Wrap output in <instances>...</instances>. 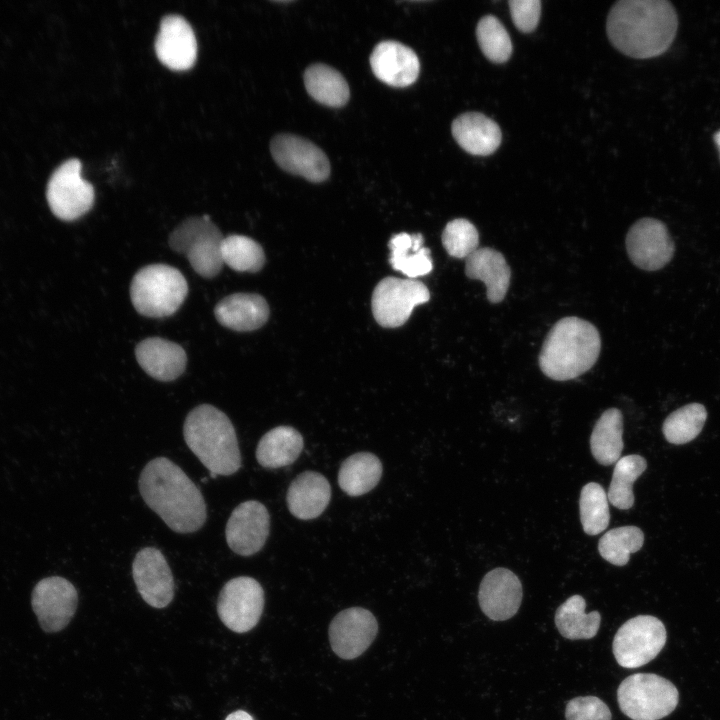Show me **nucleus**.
Returning <instances> with one entry per match:
<instances>
[{
	"label": "nucleus",
	"mask_w": 720,
	"mask_h": 720,
	"mask_svg": "<svg viewBox=\"0 0 720 720\" xmlns=\"http://www.w3.org/2000/svg\"><path fill=\"white\" fill-rule=\"evenodd\" d=\"M678 16L667 0H621L610 9L606 31L611 44L637 59L653 58L672 44Z\"/></svg>",
	"instance_id": "1"
},
{
	"label": "nucleus",
	"mask_w": 720,
	"mask_h": 720,
	"mask_svg": "<svg viewBox=\"0 0 720 720\" xmlns=\"http://www.w3.org/2000/svg\"><path fill=\"white\" fill-rule=\"evenodd\" d=\"M140 494L174 532L193 533L204 525L207 508L202 493L186 473L166 457H157L143 468Z\"/></svg>",
	"instance_id": "2"
},
{
	"label": "nucleus",
	"mask_w": 720,
	"mask_h": 720,
	"mask_svg": "<svg viewBox=\"0 0 720 720\" xmlns=\"http://www.w3.org/2000/svg\"><path fill=\"white\" fill-rule=\"evenodd\" d=\"M600 351L597 328L587 320L569 316L558 320L548 332L538 363L548 378L567 381L590 370Z\"/></svg>",
	"instance_id": "3"
},
{
	"label": "nucleus",
	"mask_w": 720,
	"mask_h": 720,
	"mask_svg": "<svg viewBox=\"0 0 720 720\" xmlns=\"http://www.w3.org/2000/svg\"><path fill=\"white\" fill-rule=\"evenodd\" d=\"M183 436L211 477L232 475L240 469L241 454L234 426L215 406L201 404L193 408L184 421Z\"/></svg>",
	"instance_id": "4"
},
{
	"label": "nucleus",
	"mask_w": 720,
	"mask_h": 720,
	"mask_svg": "<svg viewBox=\"0 0 720 720\" xmlns=\"http://www.w3.org/2000/svg\"><path fill=\"white\" fill-rule=\"evenodd\" d=\"M188 284L182 273L166 264H150L139 269L130 285V298L136 311L151 318L172 315L184 302Z\"/></svg>",
	"instance_id": "5"
},
{
	"label": "nucleus",
	"mask_w": 720,
	"mask_h": 720,
	"mask_svg": "<svg viewBox=\"0 0 720 720\" xmlns=\"http://www.w3.org/2000/svg\"><path fill=\"white\" fill-rule=\"evenodd\" d=\"M620 710L632 720H659L677 707L675 685L653 673H636L625 678L617 689Z\"/></svg>",
	"instance_id": "6"
},
{
	"label": "nucleus",
	"mask_w": 720,
	"mask_h": 720,
	"mask_svg": "<svg viewBox=\"0 0 720 720\" xmlns=\"http://www.w3.org/2000/svg\"><path fill=\"white\" fill-rule=\"evenodd\" d=\"M224 237L207 215L189 217L169 236L170 248L186 256L192 268L204 278H213L223 266L221 247Z\"/></svg>",
	"instance_id": "7"
},
{
	"label": "nucleus",
	"mask_w": 720,
	"mask_h": 720,
	"mask_svg": "<svg viewBox=\"0 0 720 720\" xmlns=\"http://www.w3.org/2000/svg\"><path fill=\"white\" fill-rule=\"evenodd\" d=\"M666 629L658 618L639 615L627 620L617 630L613 654L624 668H638L652 661L666 643Z\"/></svg>",
	"instance_id": "8"
},
{
	"label": "nucleus",
	"mask_w": 720,
	"mask_h": 720,
	"mask_svg": "<svg viewBox=\"0 0 720 720\" xmlns=\"http://www.w3.org/2000/svg\"><path fill=\"white\" fill-rule=\"evenodd\" d=\"M81 168L78 159H68L53 172L48 181L47 202L53 214L61 220L78 219L94 204V188L82 178Z\"/></svg>",
	"instance_id": "9"
},
{
	"label": "nucleus",
	"mask_w": 720,
	"mask_h": 720,
	"mask_svg": "<svg viewBox=\"0 0 720 720\" xmlns=\"http://www.w3.org/2000/svg\"><path fill=\"white\" fill-rule=\"evenodd\" d=\"M429 298V290L421 281L386 277L373 291L372 313L379 325L399 327L408 320L414 307L426 303Z\"/></svg>",
	"instance_id": "10"
},
{
	"label": "nucleus",
	"mask_w": 720,
	"mask_h": 720,
	"mask_svg": "<svg viewBox=\"0 0 720 720\" xmlns=\"http://www.w3.org/2000/svg\"><path fill=\"white\" fill-rule=\"evenodd\" d=\"M264 608V591L252 577L239 576L222 587L217 601V613L230 630L245 633L260 620Z\"/></svg>",
	"instance_id": "11"
},
{
	"label": "nucleus",
	"mask_w": 720,
	"mask_h": 720,
	"mask_svg": "<svg viewBox=\"0 0 720 720\" xmlns=\"http://www.w3.org/2000/svg\"><path fill=\"white\" fill-rule=\"evenodd\" d=\"M625 245L631 262L646 271L666 266L675 251L666 225L651 217L641 218L629 228Z\"/></svg>",
	"instance_id": "12"
},
{
	"label": "nucleus",
	"mask_w": 720,
	"mask_h": 720,
	"mask_svg": "<svg viewBox=\"0 0 720 720\" xmlns=\"http://www.w3.org/2000/svg\"><path fill=\"white\" fill-rule=\"evenodd\" d=\"M78 593L74 585L59 576L39 581L33 589L31 604L41 628L49 633L64 629L75 614Z\"/></svg>",
	"instance_id": "13"
},
{
	"label": "nucleus",
	"mask_w": 720,
	"mask_h": 720,
	"mask_svg": "<svg viewBox=\"0 0 720 720\" xmlns=\"http://www.w3.org/2000/svg\"><path fill=\"white\" fill-rule=\"evenodd\" d=\"M275 162L286 172L311 182L325 181L330 164L325 153L314 143L293 134L276 135L270 144Z\"/></svg>",
	"instance_id": "14"
},
{
	"label": "nucleus",
	"mask_w": 720,
	"mask_h": 720,
	"mask_svg": "<svg viewBox=\"0 0 720 720\" xmlns=\"http://www.w3.org/2000/svg\"><path fill=\"white\" fill-rule=\"evenodd\" d=\"M378 624L375 616L362 607L339 612L329 626V641L334 653L351 660L363 654L375 639Z\"/></svg>",
	"instance_id": "15"
},
{
	"label": "nucleus",
	"mask_w": 720,
	"mask_h": 720,
	"mask_svg": "<svg viewBox=\"0 0 720 720\" xmlns=\"http://www.w3.org/2000/svg\"><path fill=\"white\" fill-rule=\"evenodd\" d=\"M270 531V515L259 501L240 503L231 513L225 528L229 548L241 556H251L264 546Z\"/></svg>",
	"instance_id": "16"
},
{
	"label": "nucleus",
	"mask_w": 720,
	"mask_h": 720,
	"mask_svg": "<svg viewBox=\"0 0 720 720\" xmlns=\"http://www.w3.org/2000/svg\"><path fill=\"white\" fill-rule=\"evenodd\" d=\"M132 575L139 594L148 605L164 608L173 600V574L159 549L142 548L133 560Z\"/></svg>",
	"instance_id": "17"
},
{
	"label": "nucleus",
	"mask_w": 720,
	"mask_h": 720,
	"mask_svg": "<svg viewBox=\"0 0 720 720\" xmlns=\"http://www.w3.org/2000/svg\"><path fill=\"white\" fill-rule=\"evenodd\" d=\"M159 61L171 70L190 69L197 58V41L188 21L180 15H166L155 39Z\"/></svg>",
	"instance_id": "18"
},
{
	"label": "nucleus",
	"mask_w": 720,
	"mask_h": 720,
	"mask_svg": "<svg viewBox=\"0 0 720 720\" xmlns=\"http://www.w3.org/2000/svg\"><path fill=\"white\" fill-rule=\"evenodd\" d=\"M478 601L482 612L491 620L504 621L513 617L522 601L519 578L507 568H495L482 579Z\"/></svg>",
	"instance_id": "19"
},
{
	"label": "nucleus",
	"mask_w": 720,
	"mask_h": 720,
	"mask_svg": "<svg viewBox=\"0 0 720 720\" xmlns=\"http://www.w3.org/2000/svg\"><path fill=\"white\" fill-rule=\"evenodd\" d=\"M373 74L393 87H406L419 75L420 63L416 53L408 46L393 40L377 44L370 55Z\"/></svg>",
	"instance_id": "20"
},
{
	"label": "nucleus",
	"mask_w": 720,
	"mask_h": 720,
	"mask_svg": "<svg viewBox=\"0 0 720 720\" xmlns=\"http://www.w3.org/2000/svg\"><path fill=\"white\" fill-rule=\"evenodd\" d=\"M136 359L141 368L159 381H173L184 371L187 363L185 350L177 343L149 337L135 348Z\"/></svg>",
	"instance_id": "21"
},
{
	"label": "nucleus",
	"mask_w": 720,
	"mask_h": 720,
	"mask_svg": "<svg viewBox=\"0 0 720 720\" xmlns=\"http://www.w3.org/2000/svg\"><path fill=\"white\" fill-rule=\"evenodd\" d=\"M465 274L470 279L482 281L486 286L489 302H501L508 291L511 269L499 251L490 247H481L465 259Z\"/></svg>",
	"instance_id": "22"
},
{
	"label": "nucleus",
	"mask_w": 720,
	"mask_h": 720,
	"mask_svg": "<svg viewBox=\"0 0 720 720\" xmlns=\"http://www.w3.org/2000/svg\"><path fill=\"white\" fill-rule=\"evenodd\" d=\"M330 498L331 487L328 480L318 472L305 471L289 485L286 502L293 516L310 520L323 513Z\"/></svg>",
	"instance_id": "23"
},
{
	"label": "nucleus",
	"mask_w": 720,
	"mask_h": 720,
	"mask_svg": "<svg viewBox=\"0 0 720 720\" xmlns=\"http://www.w3.org/2000/svg\"><path fill=\"white\" fill-rule=\"evenodd\" d=\"M214 314L226 328L240 332L253 331L268 320L269 306L258 294L234 293L216 304Z\"/></svg>",
	"instance_id": "24"
},
{
	"label": "nucleus",
	"mask_w": 720,
	"mask_h": 720,
	"mask_svg": "<svg viewBox=\"0 0 720 720\" xmlns=\"http://www.w3.org/2000/svg\"><path fill=\"white\" fill-rule=\"evenodd\" d=\"M452 135L459 146L469 154L487 156L501 144L502 133L498 124L479 112H466L454 119Z\"/></svg>",
	"instance_id": "25"
},
{
	"label": "nucleus",
	"mask_w": 720,
	"mask_h": 720,
	"mask_svg": "<svg viewBox=\"0 0 720 720\" xmlns=\"http://www.w3.org/2000/svg\"><path fill=\"white\" fill-rule=\"evenodd\" d=\"M302 435L291 426H277L265 433L258 442L256 459L267 469L292 464L303 449Z\"/></svg>",
	"instance_id": "26"
},
{
	"label": "nucleus",
	"mask_w": 720,
	"mask_h": 720,
	"mask_svg": "<svg viewBox=\"0 0 720 720\" xmlns=\"http://www.w3.org/2000/svg\"><path fill=\"white\" fill-rule=\"evenodd\" d=\"M422 234L399 233L392 236L388 246L392 268L410 279L429 274L433 269L430 250L423 246Z\"/></svg>",
	"instance_id": "27"
},
{
	"label": "nucleus",
	"mask_w": 720,
	"mask_h": 720,
	"mask_svg": "<svg viewBox=\"0 0 720 720\" xmlns=\"http://www.w3.org/2000/svg\"><path fill=\"white\" fill-rule=\"evenodd\" d=\"M623 415L617 408L605 410L596 421L590 437V449L602 465L615 464L623 450Z\"/></svg>",
	"instance_id": "28"
},
{
	"label": "nucleus",
	"mask_w": 720,
	"mask_h": 720,
	"mask_svg": "<svg viewBox=\"0 0 720 720\" xmlns=\"http://www.w3.org/2000/svg\"><path fill=\"white\" fill-rule=\"evenodd\" d=\"M382 471V463L376 455L370 452L355 453L341 464L338 483L349 496H361L378 484Z\"/></svg>",
	"instance_id": "29"
},
{
	"label": "nucleus",
	"mask_w": 720,
	"mask_h": 720,
	"mask_svg": "<svg viewBox=\"0 0 720 720\" xmlns=\"http://www.w3.org/2000/svg\"><path fill=\"white\" fill-rule=\"evenodd\" d=\"M304 84L314 100L329 107H342L350 97L345 78L337 70L322 63L313 64L305 70Z\"/></svg>",
	"instance_id": "30"
},
{
	"label": "nucleus",
	"mask_w": 720,
	"mask_h": 720,
	"mask_svg": "<svg viewBox=\"0 0 720 720\" xmlns=\"http://www.w3.org/2000/svg\"><path fill=\"white\" fill-rule=\"evenodd\" d=\"M586 602L580 595H573L562 603L555 613V624L560 634L570 640L591 639L600 627L598 611L585 612Z\"/></svg>",
	"instance_id": "31"
},
{
	"label": "nucleus",
	"mask_w": 720,
	"mask_h": 720,
	"mask_svg": "<svg viewBox=\"0 0 720 720\" xmlns=\"http://www.w3.org/2000/svg\"><path fill=\"white\" fill-rule=\"evenodd\" d=\"M646 468V459L636 454L623 456L616 462L607 494L614 507L627 510L634 505L633 483Z\"/></svg>",
	"instance_id": "32"
},
{
	"label": "nucleus",
	"mask_w": 720,
	"mask_h": 720,
	"mask_svg": "<svg viewBox=\"0 0 720 720\" xmlns=\"http://www.w3.org/2000/svg\"><path fill=\"white\" fill-rule=\"evenodd\" d=\"M706 419L705 406L690 403L669 414L663 423L662 431L669 443L686 444L700 434Z\"/></svg>",
	"instance_id": "33"
},
{
	"label": "nucleus",
	"mask_w": 720,
	"mask_h": 720,
	"mask_svg": "<svg viewBox=\"0 0 720 720\" xmlns=\"http://www.w3.org/2000/svg\"><path fill=\"white\" fill-rule=\"evenodd\" d=\"M644 543L643 531L636 526H622L609 530L599 540L602 558L616 566L628 563L630 554L639 551Z\"/></svg>",
	"instance_id": "34"
},
{
	"label": "nucleus",
	"mask_w": 720,
	"mask_h": 720,
	"mask_svg": "<svg viewBox=\"0 0 720 720\" xmlns=\"http://www.w3.org/2000/svg\"><path fill=\"white\" fill-rule=\"evenodd\" d=\"M223 264L238 272H257L265 263V254L255 240L243 235H229L221 247Z\"/></svg>",
	"instance_id": "35"
},
{
	"label": "nucleus",
	"mask_w": 720,
	"mask_h": 720,
	"mask_svg": "<svg viewBox=\"0 0 720 720\" xmlns=\"http://www.w3.org/2000/svg\"><path fill=\"white\" fill-rule=\"evenodd\" d=\"M579 509L581 524L586 534L597 535L608 527L610 520L608 497L600 484L590 482L583 486Z\"/></svg>",
	"instance_id": "36"
},
{
	"label": "nucleus",
	"mask_w": 720,
	"mask_h": 720,
	"mask_svg": "<svg viewBox=\"0 0 720 720\" xmlns=\"http://www.w3.org/2000/svg\"><path fill=\"white\" fill-rule=\"evenodd\" d=\"M476 37L482 53L491 62L504 63L510 58L513 51L511 38L495 16L485 15L479 20Z\"/></svg>",
	"instance_id": "37"
},
{
	"label": "nucleus",
	"mask_w": 720,
	"mask_h": 720,
	"mask_svg": "<svg viewBox=\"0 0 720 720\" xmlns=\"http://www.w3.org/2000/svg\"><path fill=\"white\" fill-rule=\"evenodd\" d=\"M441 239L447 253L459 259H466L479 248L478 231L473 223L464 218L448 222Z\"/></svg>",
	"instance_id": "38"
},
{
	"label": "nucleus",
	"mask_w": 720,
	"mask_h": 720,
	"mask_svg": "<svg viewBox=\"0 0 720 720\" xmlns=\"http://www.w3.org/2000/svg\"><path fill=\"white\" fill-rule=\"evenodd\" d=\"M566 720H611L608 706L596 696H580L566 704Z\"/></svg>",
	"instance_id": "39"
},
{
	"label": "nucleus",
	"mask_w": 720,
	"mask_h": 720,
	"mask_svg": "<svg viewBox=\"0 0 720 720\" xmlns=\"http://www.w3.org/2000/svg\"><path fill=\"white\" fill-rule=\"evenodd\" d=\"M508 4L511 18L518 30L529 33L537 27L541 15V1L510 0Z\"/></svg>",
	"instance_id": "40"
},
{
	"label": "nucleus",
	"mask_w": 720,
	"mask_h": 720,
	"mask_svg": "<svg viewBox=\"0 0 720 720\" xmlns=\"http://www.w3.org/2000/svg\"><path fill=\"white\" fill-rule=\"evenodd\" d=\"M225 720H254L253 717L243 710H237L229 714Z\"/></svg>",
	"instance_id": "41"
},
{
	"label": "nucleus",
	"mask_w": 720,
	"mask_h": 720,
	"mask_svg": "<svg viewBox=\"0 0 720 720\" xmlns=\"http://www.w3.org/2000/svg\"><path fill=\"white\" fill-rule=\"evenodd\" d=\"M713 139H714V142H715L716 146L718 147L719 153H720V130L714 134Z\"/></svg>",
	"instance_id": "42"
}]
</instances>
